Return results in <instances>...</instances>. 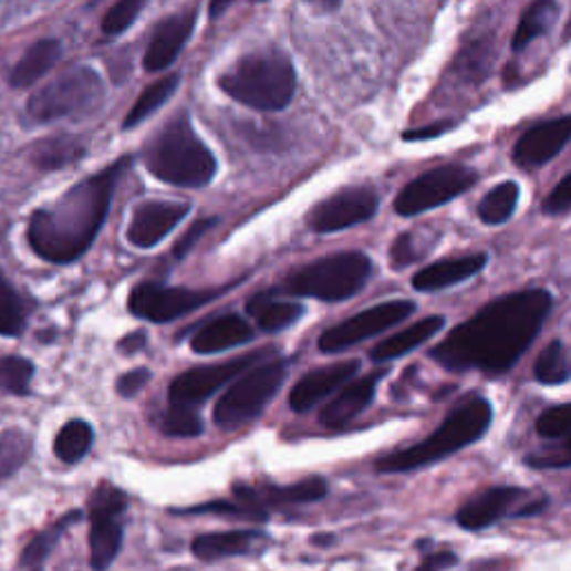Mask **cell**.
<instances>
[{
	"instance_id": "obj_34",
	"label": "cell",
	"mask_w": 571,
	"mask_h": 571,
	"mask_svg": "<svg viewBox=\"0 0 571 571\" xmlns=\"http://www.w3.org/2000/svg\"><path fill=\"white\" fill-rule=\"evenodd\" d=\"M83 146L70 136H54L48 141H41L32 162L43 170H59L68 164H74L79 157H83Z\"/></svg>"
},
{
	"instance_id": "obj_13",
	"label": "cell",
	"mask_w": 571,
	"mask_h": 571,
	"mask_svg": "<svg viewBox=\"0 0 571 571\" xmlns=\"http://www.w3.org/2000/svg\"><path fill=\"white\" fill-rule=\"evenodd\" d=\"M380 206V197L371 186H351L333 193L315 204L307 215V226L313 232L329 235L368 221Z\"/></svg>"
},
{
	"instance_id": "obj_38",
	"label": "cell",
	"mask_w": 571,
	"mask_h": 571,
	"mask_svg": "<svg viewBox=\"0 0 571 571\" xmlns=\"http://www.w3.org/2000/svg\"><path fill=\"white\" fill-rule=\"evenodd\" d=\"M162 432L173 438H195L201 436L204 422L195 408L170 404V411L162 419Z\"/></svg>"
},
{
	"instance_id": "obj_39",
	"label": "cell",
	"mask_w": 571,
	"mask_h": 571,
	"mask_svg": "<svg viewBox=\"0 0 571 571\" xmlns=\"http://www.w3.org/2000/svg\"><path fill=\"white\" fill-rule=\"evenodd\" d=\"M536 432L538 436L547 440H560L571 434V402L558 404L547 408L538 419H536Z\"/></svg>"
},
{
	"instance_id": "obj_42",
	"label": "cell",
	"mask_w": 571,
	"mask_h": 571,
	"mask_svg": "<svg viewBox=\"0 0 571 571\" xmlns=\"http://www.w3.org/2000/svg\"><path fill=\"white\" fill-rule=\"evenodd\" d=\"M175 513H217V516H230V518H243V520H255V522H263L268 518V513H261V511H252L243 505H239L237 500L230 502V500H215V502H206V505H199V507H190V509H181V511H175Z\"/></svg>"
},
{
	"instance_id": "obj_22",
	"label": "cell",
	"mask_w": 571,
	"mask_h": 571,
	"mask_svg": "<svg viewBox=\"0 0 571 571\" xmlns=\"http://www.w3.org/2000/svg\"><path fill=\"white\" fill-rule=\"evenodd\" d=\"M386 373L375 371L351 380L320 413V422L329 428H340L353 422L375 397V388Z\"/></svg>"
},
{
	"instance_id": "obj_17",
	"label": "cell",
	"mask_w": 571,
	"mask_h": 571,
	"mask_svg": "<svg viewBox=\"0 0 571 571\" xmlns=\"http://www.w3.org/2000/svg\"><path fill=\"white\" fill-rule=\"evenodd\" d=\"M329 487L324 478H307L295 485L274 487V485H235V498L239 505L268 513V507H286V505H307L318 502L326 496Z\"/></svg>"
},
{
	"instance_id": "obj_6",
	"label": "cell",
	"mask_w": 571,
	"mask_h": 571,
	"mask_svg": "<svg viewBox=\"0 0 571 571\" xmlns=\"http://www.w3.org/2000/svg\"><path fill=\"white\" fill-rule=\"evenodd\" d=\"M373 274V261L360 250H342L291 270L279 293L338 304L355 298Z\"/></svg>"
},
{
	"instance_id": "obj_9",
	"label": "cell",
	"mask_w": 571,
	"mask_h": 571,
	"mask_svg": "<svg viewBox=\"0 0 571 571\" xmlns=\"http://www.w3.org/2000/svg\"><path fill=\"white\" fill-rule=\"evenodd\" d=\"M476 184H478V173L469 166H460V164L438 166L408 181L395 197L393 210L399 217H415L454 201Z\"/></svg>"
},
{
	"instance_id": "obj_11",
	"label": "cell",
	"mask_w": 571,
	"mask_h": 571,
	"mask_svg": "<svg viewBox=\"0 0 571 571\" xmlns=\"http://www.w3.org/2000/svg\"><path fill=\"white\" fill-rule=\"evenodd\" d=\"M228 289L230 286L219 291H193V289H168V286H159V283H138L129 293L127 307L132 315L141 320L166 324L201 309L204 304L217 300Z\"/></svg>"
},
{
	"instance_id": "obj_8",
	"label": "cell",
	"mask_w": 571,
	"mask_h": 571,
	"mask_svg": "<svg viewBox=\"0 0 571 571\" xmlns=\"http://www.w3.org/2000/svg\"><path fill=\"white\" fill-rule=\"evenodd\" d=\"M286 375H289V364L283 360H270L246 371L219 397L215 406L217 426L237 428L255 419L277 395Z\"/></svg>"
},
{
	"instance_id": "obj_29",
	"label": "cell",
	"mask_w": 571,
	"mask_h": 571,
	"mask_svg": "<svg viewBox=\"0 0 571 571\" xmlns=\"http://www.w3.org/2000/svg\"><path fill=\"white\" fill-rule=\"evenodd\" d=\"M558 12L560 8L556 3H551V0H538V3L529 6L516 28V34H513V41H511V50L513 52H522L527 45H531L538 37L547 34L556 19H558Z\"/></svg>"
},
{
	"instance_id": "obj_44",
	"label": "cell",
	"mask_w": 571,
	"mask_h": 571,
	"mask_svg": "<svg viewBox=\"0 0 571 571\" xmlns=\"http://www.w3.org/2000/svg\"><path fill=\"white\" fill-rule=\"evenodd\" d=\"M571 210V173L558 181V186L549 193L542 204V212L549 217H558Z\"/></svg>"
},
{
	"instance_id": "obj_21",
	"label": "cell",
	"mask_w": 571,
	"mask_h": 571,
	"mask_svg": "<svg viewBox=\"0 0 571 571\" xmlns=\"http://www.w3.org/2000/svg\"><path fill=\"white\" fill-rule=\"evenodd\" d=\"M489 261L487 252H471L463 257H447L440 259L432 266H426L417 270L411 279L413 289L419 293H434V291H445L449 286L463 283L478 274Z\"/></svg>"
},
{
	"instance_id": "obj_20",
	"label": "cell",
	"mask_w": 571,
	"mask_h": 571,
	"mask_svg": "<svg viewBox=\"0 0 571 571\" xmlns=\"http://www.w3.org/2000/svg\"><path fill=\"white\" fill-rule=\"evenodd\" d=\"M527 498L525 489L518 487H494L482 491L480 496L465 502L458 511V525L467 531H480L498 520H502L509 513H516L513 509Z\"/></svg>"
},
{
	"instance_id": "obj_12",
	"label": "cell",
	"mask_w": 571,
	"mask_h": 571,
	"mask_svg": "<svg viewBox=\"0 0 571 571\" xmlns=\"http://www.w3.org/2000/svg\"><path fill=\"white\" fill-rule=\"evenodd\" d=\"M413 313H415V304L408 300L377 304V307L362 311V313L331 326L329 331H324L320 338V351L329 353V355L344 353L351 346H355L364 340H371V338L393 329L395 324L408 320Z\"/></svg>"
},
{
	"instance_id": "obj_49",
	"label": "cell",
	"mask_w": 571,
	"mask_h": 571,
	"mask_svg": "<svg viewBox=\"0 0 571 571\" xmlns=\"http://www.w3.org/2000/svg\"><path fill=\"white\" fill-rule=\"evenodd\" d=\"M143 346H146V333L143 331H136V333H129L123 338V342L118 344L121 351L125 353H134V351H141Z\"/></svg>"
},
{
	"instance_id": "obj_30",
	"label": "cell",
	"mask_w": 571,
	"mask_h": 571,
	"mask_svg": "<svg viewBox=\"0 0 571 571\" xmlns=\"http://www.w3.org/2000/svg\"><path fill=\"white\" fill-rule=\"evenodd\" d=\"M179 81H181L179 74H168V76H162L157 83H153V85L143 90V94L136 98L129 114L125 116L123 127L125 129L136 127L141 121H146L150 114H155L177 92Z\"/></svg>"
},
{
	"instance_id": "obj_40",
	"label": "cell",
	"mask_w": 571,
	"mask_h": 571,
	"mask_svg": "<svg viewBox=\"0 0 571 571\" xmlns=\"http://www.w3.org/2000/svg\"><path fill=\"white\" fill-rule=\"evenodd\" d=\"M531 469H564L571 467V434L560 438V443L533 451L525 458Z\"/></svg>"
},
{
	"instance_id": "obj_25",
	"label": "cell",
	"mask_w": 571,
	"mask_h": 571,
	"mask_svg": "<svg viewBox=\"0 0 571 571\" xmlns=\"http://www.w3.org/2000/svg\"><path fill=\"white\" fill-rule=\"evenodd\" d=\"M445 322L447 320L443 315H432V318H424V320L411 324L408 329L382 340L371 351V360L373 362H391V360H397V357L415 351L417 346H422L424 342H428L434 335H438L443 331Z\"/></svg>"
},
{
	"instance_id": "obj_26",
	"label": "cell",
	"mask_w": 571,
	"mask_h": 571,
	"mask_svg": "<svg viewBox=\"0 0 571 571\" xmlns=\"http://www.w3.org/2000/svg\"><path fill=\"white\" fill-rule=\"evenodd\" d=\"M246 311L263 333H277V331L289 329L304 315L302 304L277 300L272 291L252 295L246 304Z\"/></svg>"
},
{
	"instance_id": "obj_19",
	"label": "cell",
	"mask_w": 571,
	"mask_h": 571,
	"mask_svg": "<svg viewBox=\"0 0 571 571\" xmlns=\"http://www.w3.org/2000/svg\"><path fill=\"white\" fill-rule=\"evenodd\" d=\"M195 25H197V10H186V12L168 17L157 28V32L146 50V59H143L146 70L164 72L166 68H170L177 61V56L181 54V50L186 48V43L190 41Z\"/></svg>"
},
{
	"instance_id": "obj_24",
	"label": "cell",
	"mask_w": 571,
	"mask_h": 571,
	"mask_svg": "<svg viewBox=\"0 0 571 571\" xmlns=\"http://www.w3.org/2000/svg\"><path fill=\"white\" fill-rule=\"evenodd\" d=\"M259 542H263V533H259L257 529L217 531L197 536L193 540V553L204 562H215L221 558L250 553Z\"/></svg>"
},
{
	"instance_id": "obj_50",
	"label": "cell",
	"mask_w": 571,
	"mask_h": 571,
	"mask_svg": "<svg viewBox=\"0 0 571 571\" xmlns=\"http://www.w3.org/2000/svg\"><path fill=\"white\" fill-rule=\"evenodd\" d=\"M226 8H228V3H215V6H212V8H210V17H212V19H215V17H217V14H219V12H224V10H226Z\"/></svg>"
},
{
	"instance_id": "obj_1",
	"label": "cell",
	"mask_w": 571,
	"mask_h": 571,
	"mask_svg": "<svg viewBox=\"0 0 571 571\" xmlns=\"http://www.w3.org/2000/svg\"><path fill=\"white\" fill-rule=\"evenodd\" d=\"M551 304L553 300L544 289L502 295L456 326L428 355L447 371H480L500 377L533 344Z\"/></svg>"
},
{
	"instance_id": "obj_46",
	"label": "cell",
	"mask_w": 571,
	"mask_h": 571,
	"mask_svg": "<svg viewBox=\"0 0 571 571\" xmlns=\"http://www.w3.org/2000/svg\"><path fill=\"white\" fill-rule=\"evenodd\" d=\"M212 226H217V219H201V221H197V224L181 237V241L175 246V257H177V259H184V257L195 248V243H197Z\"/></svg>"
},
{
	"instance_id": "obj_27",
	"label": "cell",
	"mask_w": 571,
	"mask_h": 571,
	"mask_svg": "<svg viewBox=\"0 0 571 571\" xmlns=\"http://www.w3.org/2000/svg\"><path fill=\"white\" fill-rule=\"evenodd\" d=\"M61 59V43L56 39H43L34 43L25 56L14 65L10 83L12 87H32L41 81Z\"/></svg>"
},
{
	"instance_id": "obj_48",
	"label": "cell",
	"mask_w": 571,
	"mask_h": 571,
	"mask_svg": "<svg viewBox=\"0 0 571 571\" xmlns=\"http://www.w3.org/2000/svg\"><path fill=\"white\" fill-rule=\"evenodd\" d=\"M456 562H458L456 553H451V551H438V553L426 556V558L419 562V567H417L415 571H447V569H451Z\"/></svg>"
},
{
	"instance_id": "obj_32",
	"label": "cell",
	"mask_w": 571,
	"mask_h": 571,
	"mask_svg": "<svg viewBox=\"0 0 571 571\" xmlns=\"http://www.w3.org/2000/svg\"><path fill=\"white\" fill-rule=\"evenodd\" d=\"M92 443H94L92 426L83 419H72L59 432L54 440V454L61 463L74 465L87 456V451L92 449Z\"/></svg>"
},
{
	"instance_id": "obj_37",
	"label": "cell",
	"mask_w": 571,
	"mask_h": 571,
	"mask_svg": "<svg viewBox=\"0 0 571 571\" xmlns=\"http://www.w3.org/2000/svg\"><path fill=\"white\" fill-rule=\"evenodd\" d=\"M34 377V364L19 355L0 357V391L12 395H28Z\"/></svg>"
},
{
	"instance_id": "obj_31",
	"label": "cell",
	"mask_w": 571,
	"mask_h": 571,
	"mask_svg": "<svg viewBox=\"0 0 571 571\" xmlns=\"http://www.w3.org/2000/svg\"><path fill=\"white\" fill-rule=\"evenodd\" d=\"M520 199V188L516 181H502L494 190H489L478 204V217L487 226H502L516 212Z\"/></svg>"
},
{
	"instance_id": "obj_7",
	"label": "cell",
	"mask_w": 571,
	"mask_h": 571,
	"mask_svg": "<svg viewBox=\"0 0 571 571\" xmlns=\"http://www.w3.org/2000/svg\"><path fill=\"white\" fill-rule=\"evenodd\" d=\"M105 101V85L92 68H74L28 101V116L37 123H50L59 118H90L101 110Z\"/></svg>"
},
{
	"instance_id": "obj_10",
	"label": "cell",
	"mask_w": 571,
	"mask_h": 571,
	"mask_svg": "<svg viewBox=\"0 0 571 571\" xmlns=\"http://www.w3.org/2000/svg\"><path fill=\"white\" fill-rule=\"evenodd\" d=\"M87 511L90 567L94 571H107L123 544V516L127 511V496L118 487L101 482L90 496Z\"/></svg>"
},
{
	"instance_id": "obj_14",
	"label": "cell",
	"mask_w": 571,
	"mask_h": 571,
	"mask_svg": "<svg viewBox=\"0 0 571 571\" xmlns=\"http://www.w3.org/2000/svg\"><path fill=\"white\" fill-rule=\"evenodd\" d=\"M263 353H250L243 357H235L224 364H210V366H197L179 377L173 380L170 384V404L173 406H197L206 402L212 393H217L221 386L235 382L241 377L246 371L259 364Z\"/></svg>"
},
{
	"instance_id": "obj_18",
	"label": "cell",
	"mask_w": 571,
	"mask_h": 571,
	"mask_svg": "<svg viewBox=\"0 0 571 571\" xmlns=\"http://www.w3.org/2000/svg\"><path fill=\"white\" fill-rule=\"evenodd\" d=\"M357 371H360L357 360H344V362H338L331 366L309 371L291 391V397H289L291 408L295 413H309L313 406H318L331 393L344 388L351 380H355Z\"/></svg>"
},
{
	"instance_id": "obj_43",
	"label": "cell",
	"mask_w": 571,
	"mask_h": 571,
	"mask_svg": "<svg viewBox=\"0 0 571 571\" xmlns=\"http://www.w3.org/2000/svg\"><path fill=\"white\" fill-rule=\"evenodd\" d=\"M426 255V248L417 243L415 232H402L391 246V266L393 270H404Z\"/></svg>"
},
{
	"instance_id": "obj_36",
	"label": "cell",
	"mask_w": 571,
	"mask_h": 571,
	"mask_svg": "<svg viewBox=\"0 0 571 571\" xmlns=\"http://www.w3.org/2000/svg\"><path fill=\"white\" fill-rule=\"evenodd\" d=\"M28 324L25 304L14 291V286L0 272V335L19 338Z\"/></svg>"
},
{
	"instance_id": "obj_23",
	"label": "cell",
	"mask_w": 571,
	"mask_h": 571,
	"mask_svg": "<svg viewBox=\"0 0 571 571\" xmlns=\"http://www.w3.org/2000/svg\"><path fill=\"white\" fill-rule=\"evenodd\" d=\"M252 340V329L241 315H221L208 324H204L193 335V351L199 355H215L228 349L241 346Z\"/></svg>"
},
{
	"instance_id": "obj_4",
	"label": "cell",
	"mask_w": 571,
	"mask_h": 571,
	"mask_svg": "<svg viewBox=\"0 0 571 571\" xmlns=\"http://www.w3.org/2000/svg\"><path fill=\"white\" fill-rule=\"evenodd\" d=\"M219 87L232 101L261 112L289 107L298 90V72L289 54L261 50L239 59L224 76Z\"/></svg>"
},
{
	"instance_id": "obj_47",
	"label": "cell",
	"mask_w": 571,
	"mask_h": 571,
	"mask_svg": "<svg viewBox=\"0 0 571 571\" xmlns=\"http://www.w3.org/2000/svg\"><path fill=\"white\" fill-rule=\"evenodd\" d=\"M454 127H456L454 121H440V123H432V125H426V127L406 129V132H402V138L408 141V143H413V141H428V138H436V136L447 134Z\"/></svg>"
},
{
	"instance_id": "obj_33",
	"label": "cell",
	"mask_w": 571,
	"mask_h": 571,
	"mask_svg": "<svg viewBox=\"0 0 571 571\" xmlns=\"http://www.w3.org/2000/svg\"><path fill=\"white\" fill-rule=\"evenodd\" d=\"M533 375L540 384L556 386L571 380V353L560 340H553L544 346L533 364Z\"/></svg>"
},
{
	"instance_id": "obj_35",
	"label": "cell",
	"mask_w": 571,
	"mask_h": 571,
	"mask_svg": "<svg viewBox=\"0 0 571 571\" xmlns=\"http://www.w3.org/2000/svg\"><path fill=\"white\" fill-rule=\"evenodd\" d=\"M32 438L21 428H8L0 434V480L14 476L30 460Z\"/></svg>"
},
{
	"instance_id": "obj_16",
	"label": "cell",
	"mask_w": 571,
	"mask_h": 571,
	"mask_svg": "<svg viewBox=\"0 0 571 571\" xmlns=\"http://www.w3.org/2000/svg\"><path fill=\"white\" fill-rule=\"evenodd\" d=\"M188 212L190 204L148 201L134 210L125 237L134 248L150 250L162 243Z\"/></svg>"
},
{
	"instance_id": "obj_28",
	"label": "cell",
	"mask_w": 571,
	"mask_h": 571,
	"mask_svg": "<svg viewBox=\"0 0 571 571\" xmlns=\"http://www.w3.org/2000/svg\"><path fill=\"white\" fill-rule=\"evenodd\" d=\"M83 518V511H70L63 518H59L54 525H50L45 531L37 533L34 540L23 549L21 553V569L23 571H43L48 558L56 549L61 536L70 529V525L79 522Z\"/></svg>"
},
{
	"instance_id": "obj_5",
	"label": "cell",
	"mask_w": 571,
	"mask_h": 571,
	"mask_svg": "<svg viewBox=\"0 0 571 571\" xmlns=\"http://www.w3.org/2000/svg\"><path fill=\"white\" fill-rule=\"evenodd\" d=\"M146 166L159 181L177 188H204L217 175V159L195 134L186 112L170 118L150 141Z\"/></svg>"
},
{
	"instance_id": "obj_45",
	"label": "cell",
	"mask_w": 571,
	"mask_h": 571,
	"mask_svg": "<svg viewBox=\"0 0 571 571\" xmlns=\"http://www.w3.org/2000/svg\"><path fill=\"white\" fill-rule=\"evenodd\" d=\"M148 380H150V371H148V368H134V371L123 373V375L118 377L116 391H118V395H123V397H134L143 386L148 384Z\"/></svg>"
},
{
	"instance_id": "obj_2",
	"label": "cell",
	"mask_w": 571,
	"mask_h": 571,
	"mask_svg": "<svg viewBox=\"0 0 571 571\" xmlns=\"http://www.w3.org/2000/svg\"><path fill=\"white\" fill-rule=\"evenodd\" d=\"M129 159L76 184L52 208L37 210L28 226L32 250L52 263H70L90 250L107 219L112 195Z\"/></svg>"
},
{
	"instance_id": "obj_41",
	"label": "cell",
	"mask_w": 571,
	"mask_h": 571,
	"mask_svg": "<svg viewBox=\"0 0 571 571\" xmlns=\"http://www.w3.org/2000/svg\"><path fill=\"white\" fill-rule=\"evenodd\" d=\"M143 10V3L141 0H118L116 6H112L107 10V14L103 17V23H101V30L105 37H118L121 32H125L136 14Z\"/></svg>"
},
{
	"instance_id": "obj_3",
	"label": "cell",
	"mask_w": 571,
	"mask_h": 571,
	"mask_svg": "<svg viewBox=\"0 0 571 571\" xmlns=\"http://www.w3.org/2000/svg\"><path fill=\"white\" fill-rule=\"evenodd\" d=\"M491 419L494 408L489 399L482 395H471L447 415V419L438 426V432L413 447L380 458L375 469L380 474H406L440 463L480 440L487 434Z\"/></svg>"
},
{
	"instance_id": "obj_15",
	"label": "cell",
	"mask_w": 571,
	"mask_h": 571,
	"mask_svg": "<svg viewBox=\"0 0 571 571\" xmlns=\"http://www.w3.org/2000/svg\"><path fill=\"white\" fill-rule=\"evenodd\" d=\"M571 141V114L542 121L529 127L516 143L513 162L520 168L533 170L549 164Z\"/></svg>"
}]
</instances>
